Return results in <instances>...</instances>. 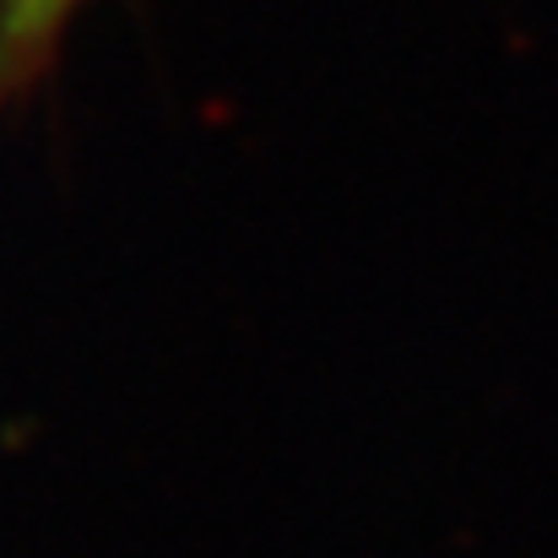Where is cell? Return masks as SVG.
Returning a JSON list of instances; mask_svg holds the SVG:
<instances>
[{"mask_svg":"<svg viewBox=\"0 0 558 558\" xmlns=\"http://www.w3.org/2000/svg\"><path fill=\"white\" fill-rule=\"evenodd\" d=\"M82 5L87 0H0V109L49 76Z\"/></svg>","mask_w":558,"mask_h":558,"instance_id":"6da1fadb","label":"cell"}]
</instances>
